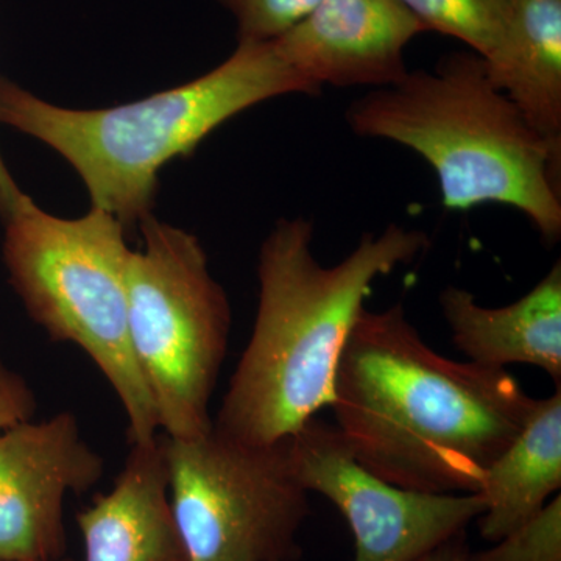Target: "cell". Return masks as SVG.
Returning <instances> with one entry per match:
<instances>
[{
	"instance_id": "6da1fadb",
	"label": "cell",
	"mask_w": 561,
	"mask_h": 561,
	"mask_svg": "<svg viewBox=\"0 0 561 561\" xmlns=\"http://www.w3.org/2000/svg\"><path fill=\"white\" fill-rule=\"evenodd\" d=\"M535 398L507 370L442 356L402 305L360 313L335 378V421L357 460L426 493H478Z\"/></svg>"
},
{
	"instance_id": "7a4b0ae2",
	"label": "cell",
	"mask_w": 561,
	"mask_h": 561,
	"mask_svg": "<svg viewBox=\"0 0 561 561\" xmlns=\"http://www.w3.org/2000/svg\"><path fill=\"white\" fill-rule=\"evenodd\" d=\"M312 241V221L294 217L262 242L253 331L213 419L214 430L236 440H284L331 408L343 350L376 280L430 247L426 232L390 224L328 267Z\"/></svg>"
},
{
	"instance_id": "3957f363",
	"label": "cell",
	"mask_w": 561,
	"mask_h": 561,
	"mask_svg": "<svg viewBox=\"0 0 561 561\" xmlns=\"http://www.w3.org/2000/svg\"><path fill=\"white\" fill-rule=\"evenodd\" d=\"M319 92L275 41L239 43L205 76L111 108H65L0 77V124L57 151L79 173L91 208L110 213L128 231L153 216L158 179L169 162L190 157L251 106Z\"/></svg>"
},
{
	"instance_id": "277c9868",
	"label": "cell",
	"mask_w": 561,
	"mask_h": 561,
	"mask_svg": "<svg viewBox=\"0 0 561 561\" xmlns=\"http://www.w3.org/2000/svg\"><path fill=\"white\" fill-rule=\"evenodd\" d=\"M351 131L412 150L430 164L443 206L519 210L542 241L561 238V146L530 127L491 83L474 51H456L432 70L368 91L345 114Z\"/></svg>"
},
{
	"instance_id": "5b68a950",
	"label": "cell",
	"mask_w": 561,
	"mask_h": 561,
	"mask_svg": "<svg viewBox=\"0 0 561 561\" xmlns=\"http://www.w3.org/2000/svg\"><path fill=\"white\" fill-rule=\"evenodd\" d=\"M127 232L105 210L62 219L27 195L3 220L2 257L28 317L51 341L87 353L119 398L128 442L146 445L160 421L131 348Z\"/></svg>"
},
{
	"instance_id": "8992f818",
	"label": "cell",
	"mask_w": 561,
	"mask_h": 561,
	"mask_svg": "<svg viewBox=\"0 0 561 561\" xmlns=\"http://www.w3.org/2000/svg\"><path fill=\"white\" fill-rule=\"evenodd\" d=\"M128 261V328L165 437L213 430L209 405L230 343V298L191 232L154 216Z\"/></svg>"
},
{
	"instance_id": "52a82bcc",
	"label": "cell",
	"mask_w": 561,
	"mask_h": 561,
	"mask_svg": "<svg viewBox=\"0 0 561 561\" xmlns=\"http://www.w3.org/2000/svg\"><path fill=\"white\" fill-rule=\"evenodd\" d=\"M169 497L190 561H298L309 493L291 465L289 438L271 445L210 430L162 435Z\"/></svg>"
},
{
	"instance_id": "ba28073f",
	"label": "cell",
	"mask_w": 561,
	"mask_h": 561,
	"mask_svg": "<svg viewBox=\"0 0 561 561\" xmlns=\"http://www.w3.org/2000/svg\"><path fill=\"white\" fill-rule=\"evenodd\" d=\"M291 465L308 493L335 505L354 540V561H420L482 515L478 493L402 489L365 468L335 424L312 419L289 437Z\"/></svg>"
},
{
	"instance_id": "9c48e42d",
	"label": "cell",
	"mask_w": 561,
	"mask_h": 561,
	"mask_svg": "<svg viewBox=\"0 0 561 561\" xmlns=\"http://www.w3.org/2000/svg\"><path fill=\"white\" fill-rule=\"evenodd\" d=\"M103 474L105 460L72 412L0 431V560L66 559V497L87 493Z\"/></svg>"
},
{
	"instance_id": "30bf717a",
	"label": "cell",
	"mask_w": 561,
	"mask_h": 561,
	"mask_svg": "<svg viewBox=\"0 0 561 561\" xmlns=\"http://www.w3.org/2000/svg\"><path fill=\"white\" fill-rule=\"evenodd\" d=\"M426 28L400 0H321L275 41L291 68L323 87L379 88L409 72L405 49Z\"/></svg>"
},
{
	"instance_id": "8fae6325",
	"label": "cell",
	"mask_w": 561,
	"mask_h": 561,
	"mask_svg": "<svg viewBox=\"0 0 561 561\" xmlns=\"http://www.w3.org/2000/svg\"><path fill=\"white\" fill-rule=\"evenodd\" d=\"M84 561H190L169 497L162 435L131 445L106 493L77 513Z\"/></svg>"
},
{
	"instance_id": "7c38bea8",
	"label": "cell",
	"mask_w": 561,
	"mask_h": 561,
	"mask_svg": "<svg viewBox=\"0 0 561 561\" xmlns=\"http://www.w3.org/2000/svg\"><path fill=\"white\" fill-rule=\"evenodd\" d=\"M438 302L453 343L468 362L494 370L531 365L561 387L560 261L511 305L489 308L459 286L445 287Z\"/></svg>"
},
{
	"instance_id": "4fadbf2b",
	"label": "cell",
	"mask_w": 561,
	"mask_h": 561,
	"mask_svg": "<svg viewBox=\"0 0 561 561\" xmlns=\"http://www.w3.org/2000/svg\"><path fill=\"white\" fill-rule=\"evenodd\" d=\"M481 58L530 127L561 146V0H513L500 38Z\"/></svg>"
},
{
	"instance_id": "5bb4252c",
	"label": "cell",
	"mask_w": 561,
	"mask_h": 561,
	"mask_svg": "<svg viewBox=\"0 0 561 561\" xmlns=\"http://www.w3.org/2000/svg\"><path fill=\"white\" fill-rule=\"evenodd\" d=\"M561 490V389L535 400L511 445L483 472L479 534L496 542L542 511Z\"/></svg>"
},
{
	"instance_id": "9a60e30c",
	"label": "cell",
	"mask_w": 561,
	"mask_h": 561,
	"mask_svg": "<svg viewBox=\"0 0 561 561\" xmlns=\"http://www.w3.org/2000/svg\"><path fill=\"white\" fill-rule=\"evenodd\" d=\"M426 28L459 39L485 57L511 14L513 0H400Z\"/></svg>"
},
{
	"instance_id": "2e32d148",
	"label": "cell",
	"mask_w": 561,
	"mask_h": 561,
	"mask_svg": "<svg viewBox=\"0 0 561 561\" xmlns=\"http://www.w3.org/2000/svg\"><path fill=\"white\" fill-rule=\"evenodd\" d=\"M468 561H561L560 494L490 549L470 552Z\"/></svg>"
},
{
	"instance_id": "e0dca14e",
	"label": "cell",
	"mask_w": 561,
	"mask_h": 561,
	"mask_svg": "<svg viewBox=\"0 0 561 561\" xmlns=\"http://www.w3.org/2000/svg\"><path fill=\"white\" fill-rule=\"evenodd\" d=\"M238 25L239 43H271L308 18L321 0H220Z\"/></svg>"
},
{
	"instance_id": "ac0fdd59",
	"label": "cell",
	"mask_w": 561,
	"mask_h": 561,
	"mask_svg": "<svg viewBox=\"0 0 561 561\" xmlns=\"http://www.w3.org/2000/svg\"><path fill=\"white\" fill-rule=\"evenodd\" d=\"M36 394L27 379L11 368L0 351V431L35 416Z\"/></svg>"
},
{
	"instance_id": "d6986e66",
	"label": "cell",
	"mask_w": 561,
	"mask_h": 561,
	"mask_svg": "<svg viewBox=\"0 0 561 561\" xmlns=\"http://www.w3.org/2000/svg\"><path fill=\"white\" fill-rule=\"evenodd\" d=\"M25 197H27V194H24L21 187L18 186L9 168H7L2 153H0V219L2 221L9 219L11 214L20 208Z\"/></svg>"
},
{
	"instance_id": "ffe728a7",
	"label": "cell",
	"mask_w": 561,
	"mask_h": 561,
	"mask_svg": "<svg viewBox=\"0 0 561 561\" xmlns=\"http://www.w3.org/2000/svg\"><path fill=\"white\" fill-rule=\"evenodd\" d=\"M471 549L467 540V531L449 538L448 541L443 542L437 549L427 553L423 560L420 561H468Z\"/></svg>"
},
{
	"instance_id": "44dd1931",
	"label": "cell",
	"mask_w": 561,
	"mask_h": 561,
	"mask_svg": "<svg viewBox=\"0 0 561 561\" xmlns=\"http://www.w3.org/2000/svg\"><path fill=\"white\" fill-rule=\"evenodd\" d=\"M0 561H3V560H0ZM60 561H76V560H72V559H62Z\"/></svg>"
}]
</instances>
